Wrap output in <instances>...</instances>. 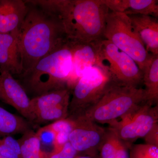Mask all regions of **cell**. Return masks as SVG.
<instances>
[{
    "instance_id": "1",
    "label": "cell",
    "mask_w": 158,
    "mask_h": 158,
    "mask_svg": "<svg viewBox=\"0 0 158 158\" xmlns=\"http://www.w3.org/2000/svg\"><path fill=\"white\" fill-rule=\"evenodd\" d=\"M25 2L28 9L17 33L22 73L68 41L63 25L56 16Z\"/></svg>"
},
{
    "instance_id": "2",
    "label": "cell",
    "mask_w": 158,
    "mask_h": 158,
    "mask_svg": "<svg viewBox=\"0 0 158 158\" xmlns=\"http://www.w3.org/2000/svg\"><path fill=\"white\" fill-rule=\"evenodd\" d=\"M61 21L69 41L83 43L105 39L109 9L101 0H30Z\"/></svg>"
},
{
    "instance_id": "3",
    "label": "cell",
    "mask_w": 158,
    "mask_h": 158,
    "mask_svg": "<svg viewBox=\"0 0 158 158\" xmlns=\"http://www.w3.org/2000/svg\"><path fill=\"white\" fill-rule=\"evenodd\" d=\"M72 67V48L68 40L32 68L16 76V79L29 97L33 98L68 87Z\"/></svg>"
},
{
    "instance_id": "4",
    "label": "cell",
    "mask_w": 158,
    "mask_h": 158,
    "mask_svg": "<svg viewBox=\"0 0 158 158\" xmlns=\"http://www.w3.org/2000/svg\"><path fill=\"white\" fill-rule=\"evenodd\" d=\"M144 102L143 88L123 86L115 82L95 106L81 116L97 123L109 125Z\"/></svg>"
},
{
    "instance_id": "5",
    "label": "cell",
    "mask_w": 158,
    "mask_h": 158,
    "mask_svg": "<svg viewBox=\"0 0 158 158\" xmlns=\"http://www.w3.org/2000/svg\"><path fill=\"white\" fill-rule=\"evenodd\" d=\"M115 82L106 63L87 71L72 89L68 117L83 115L98 102Z\"/></svg>"
},
{
    "instance_id": "6",
    "label": "cell",
    "mask_w": 158,
    "mask_h": 158,
    "mask_svg": "<svg viewBox=\"0 0 158 158\" xmlns=\"http://www.w3.org/2000/svg\"><path fill=\"white\" fill-rule=\"evenodd\" d=\"M103 37L130 56L143 73L151 54L148 52L128 15L109 11Z\"/></svg>"
},
{
    "instance_id": "7",
    "label": "cell",
    "mask_w": 158,
    "mask_h": 158,
    "mask_svg": "<svg viewBox=\"0 0 158 158\" xmlns=\"http://www.w3.org/2000/svg\"><path fill=\"white\" fill-rule=\"evenodd\" d=\"M158 123V105L142 103L118 120L109 125L117 137L127 144H134L143 138L154 125Z\"/></svg>"
},
{
    "instance_id": "8",
    "label": "cell",
    "mask_w": 158,
    "mask_h": 158,
    "mask_svg": "<svg viewBox=\"0 0 158 158\" xmlns=\"http://www.w3.org/2000/svg\"><path fill=\"white\" fill-rule=\"evenodd\" d=\"M102 54L113 80L117 84L128 87L140 88L143 73L135 62L125 53L119 50L112 43L104 39Z\"/></svg>"
},
{
    "instance_id": "9",
    "label": "cell",
    "mask_w": 158,
    "mask_h": 158,
    "mask_svg": "<svg viewBox=\"0 0 158 158\" xmlns=\"http://www.w3.org/2000/svg\"><path fill=\"white\" fill-rule=\"evenodd\" d=\"M73 123L69 141L79 155H95L103 141L107 128L83 116L68 117Z\"/></svg>"
},
{
    "instance_id": "10",
    "label": "cell",
    "mask_w": 158,
    "mask_h": 158,
    "mask_svg": "<svg viewBox=\"0 0 158 158\" xmlns=\"http://www.w3.org/2000/svg\"><path fill=\"white\" fill-rule=\"evenodd\" d=\"M104 39L83 43H72L73 67L68 87L72 90L77 80L95 65L106 63L102 54Z\"/></svg>"
},
{
    "instance_id": "11",
    "label": "cell",
    "mask_w": 158,
    "mask_h": 158,
    "mask_svg": "<svg viewBox=\"0 0 158 158\" xmlns=\"http://www.w3.org/2000/svg\"><path fill=\"white\" fill-rule=\"evenodd\" d=\"M0 99L13 107L33 126L31 99L18 81L6 71H0Z\"/></svg>"
},
{
    "instance_id": "12",
    "label": "cell",
    "mask_w": 158,
    "mask_h": 158,
    "mask_svg": "<svg viewBox=\"0 0 158 158\" xmlns=\"http://www.w3.org/2000/svg\"><path fill=\"white\" fill-rule=\"evenodd\" d=\"M17 33L18 30L7 34L0 33V71L9 72L14 77L23 72Z\"/></svg>"
},
{
    "instance_id": "13",
    "label": "cell",
    "mask_w": 158,
    "mask_h": 158,
    "mask_svg": "<svg viewBox=\"0 0 158 158\" xmlns=\"http://www.w3.org/2000/svg\"><path fill=\"white\" fill-rule=\"evenodd\" d=\"M128 16L148 52L152 55H158V19L143 15Z\"/></svg>"
},
{
    "instance_id": "14",
    "label": "cell",
    "mask_w": 158,
    "mask_h": 158,
    "mask_svg": "<svg viewBox=\"0 0 158 158\" xmlns=\"http://www.w3.org/2000/svg\"><path fill=\"white\" fill-rule=\"evenodd\" d=\"M110 11L126 15H143L158 18L157 0H101Z\"/></svg>"
},
{
    "instance_id": "15",
    "label": "cell",
    "mask_w": 158,
    "mask_h": 158,
    "mask_svg": "<svg viewBox=\"0 0 158 158\" xmlns=\"http://www.w3.org/2000/svg\"><path fill=\"white\" fill-rule=\"evenodd\" d=\"M25 1L7 0V4L0 24V33L7 34L18 30L27 12Z\"/></svg>"
},
{
    "instance_id": "16",
    "label": "cell",
    "mask_w": 158,
    "mask_h": 158,
    "mask_svg": "<svg viewBox=\"0 0 158 158\" xmlns=\"http://www.w3.org/2000/svg\"><path fill=\"white\" fill-rule=\"evenodd\" d=\"M145 102L151 106L158 105V55H152L143 71Z\"/></svg>"
},
{
    "instance_id": "17",
    "label": "cell",
    "mask_w": 158,
    "mask_h": 158,
    "mask_svg": "<svg viewBox=\"0 0 158 158\" xmlns=\"http://www.w3.org/2000/svg\"><path fill=\"white\" fill-rule=\"evenodd\" d=\"M32 125L20 116L0 106V136L23 135L32 128Z\"/></svg>"
},
{
    "instance_id": "18",
    "label": "cell",
    "mask_w": 158,
    "mask_h": 158,
    "mask_svg": "<svg viewBox=\"0 0 158 158\" xmlns=\"http://www.w3.org/2000/svg\"><path fill=\"white\" fill-rule=\"evenodd\" d=\"M71 94V90L67 87L31 98V107L34 119V114L37 112L70 102Z\"/></svg>"
},
{
    "instance_id": "19",
    "label": "cell",
    "mask_w": 158,
    "mask_h": 158,
    "mask_svg": "<svg viewBox=\"0 0 158 158\" xmlns=\"http://www.w3.org/2000/svg\"><path fill=\"white\" fill-rule=\"evenodd\" d=\"M18 140L20 146L21 158H45L39 138L32 129L22 135Z\"/></svg>"
},
{
    "instance_id": "20",
    "label": "cell",
    "mask_w": 158,
    "mask_h": 158,
    "mask_svg": "<svg viewBox=\"0 0 158 158\" xmlns=\"http://www.w3.org/2000/svg\"><path fill=\"white\" fill-rule=\"evenodd\" d=\"M69 102L41 110L34 114L33 125H39L67 118Z\"/></svg>"
},
{
    "instance_id": "21",
    "label": "cell",
    "mask_w": 158,
    "mask_h": 158,
    "mask_svg": "<svg viewBox=\"0 0 158 158\" xmlns=\"http://www.w3.org/2000/svg\"><path fill=\"white\" fill-rule=\"evenodd\" d=\"M117 138L114 132L107 128L106 136L99 150L100 158H115Z\"/></svg>"
},
{
    "instance_id": "22",
    "label": "cell",
    "mask_w": 158,
    "mask_h": 158,
    "mask_svg": "<svg viewBox=\"0 0 158 158\" xmlns=\"http://www.w3.org/2000/svg\"><path fill=\"white\" fill-rule=\"evenodd\" d=\"M130 158H158V147L148 144H132Z\"/></svg>"
},
{
    "instance_id": "23",
    "label": "cell",
    "mask_w": 158,
    "mask_h": 158,
    "mask_svg": "<svg viewBox=\"0 0 158 158\" xmlns=\"http://www.w3.org/2000/svg\"><path fill=\"white\" fill-rule=\"evenodd\" d=\"M36 133L39 138L41 148L43 147L52 148L54 150L56 134L46 125L40 128Z\"/></svg>"
},
{
    "instance_id": "24",
    "label": "cell",
    "mask_w": 158,
    "mask_h": 158,
    "mask_svg": "<svg viewBox=\"0 0 158 158\" xmlns=\"http://www.w3.org/2000/svg\"><path fill=\"white\" fill-rule=\"evenodd\" d=\"M79 154L69 141L58 151L45 153V158H75Z\"/></svg>"
},
{
    "instance_id": "25",
    "label": "cell",
    "mask_w": 158,
    "mask_h": 158,
    "mask_svg": "<svg viewBox=\"0 0 158 158\" xmlns=\"http://www.w3.org/2000/svg\"><path fill=\"white\" fill-rule=\"evenodd\" d=\"M55 134L68 133L70 134L73 127V123L70 118H68L53 122L46 125Z\"/></svg>"
},
{
    "instance_id": "26",
    "label": "cell",
    "mask_w": 158,
    "mask_h": 158,
    "mask_svg": "<svg viewBox=\"0 0 158 158\" xmlns=\"http://www.w3.org/2000/svg\"><path fill=\"white\" fill-rule=\"evenodd\" d=\"M131 146V144H127L118 138L115 158H130Z\"/></svg>"
},
{
    "instance_id": "27",
    "label": "cell",
    "mask_w": 158,
    "mask_h": 158,
    "mask_svg": "<svg viewBox=\"0 0 158 158\" xmlns=\"http://www.w3.org/2000/svg\"><path fill=\"white\" fill-rule=\"evenodd\" d=\"M0 142L9 147L21 157L19 142L18 140L13 138V136H0Z\"/></svg>"
},
{
    "instance_id": "28",
    "label": "cell",
    "mask_w": 158,
    "mask_h": 158,
    "mask_svg": "<svg viewBox=\"0 0 158 158\" xmlns=\"http://www.w3.org/2000/svg\"><path fill=\"white\" fill-rule=\"evenodd\" d=\"M143 138L145 144L158 147V123L154 125Z\"/></svg>"
},
{
    "instance_id": "29",
    "label": "cell",
    "mask_w": 158,
    "mask_h": 158,
    "mask_svg": "<svg viewBox=\"0 0 158 158\" xmlns=\"http://www.w3.org/2000/svg\"><path fill=\"white\" fill-rule=\"evenodd\" d=\"M7 4V0H0V24L2 19Z\"/></svg>"
},
{
    "instance_id": "30",
    "label": "cell",
    "mask_w": 158,
    "mask_h": 158,
    "mask_svg": "<svg viewBox=\"0 0 158 158\" xmlns=\"http://www.w3.org/2000/svg\"><path fill=\"white\" fill-rule=\"evenodd\" d=\"M75 158H100L99 154L95 155H78Z\"/></svg>"
},
{
    "instance_id": "31",
    "label": "cell",
    "mask_w": 158,
    "mask_h": 158,
    "mask_svg": "<svg viewBox=\"0 0 158 158\" xmlns=\"http://www.w3.org/2000/svg\"><path fill=\"white\" fill-rule=\"evenodd\" d=\"M0 158H7L6 157L4 156H3L2 155L0 154Z\"/></svg>"
}]
</instances>
